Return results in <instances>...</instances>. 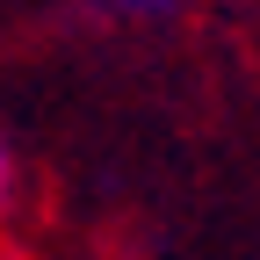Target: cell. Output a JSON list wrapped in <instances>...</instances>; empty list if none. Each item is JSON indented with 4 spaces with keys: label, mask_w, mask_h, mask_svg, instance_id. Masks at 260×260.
I'll return each instance as SVG.
<instances>
[{
    "label": "cell",
    "mask_w": 260,
    "mask_h": 260,
    "mask_svg": "<svg viewBox=\"0 0 260 260\" xmlns=\"http://www.w3.org/2000/svg\"><path fill=\"white\" fill-rule=\"evenodd\" d=\"M181 0H102V15H116V22H152V15H174Z\"/></svg>",
    "instance_id": "1"
},
{
    "label": "cell",
    "mask_w": 260,
    "mask_h": 260,
    "mask_svg": "<svg viewBox=\"0 0 260 260\" xmlns=\"http://www.w3.org/2000/svg\"><path fill=\"white\" fill-rule=\"evenodd\" d=\"M8 195H15V159H8V145H0V210H8Z\"/></svg>",
    "instance_id": "2"
}]
</instances>
